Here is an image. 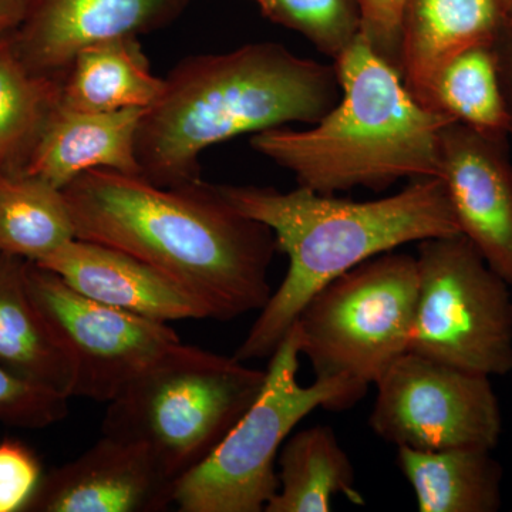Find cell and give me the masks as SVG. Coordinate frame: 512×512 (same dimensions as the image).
I'll return each instance as SVG.
<instances>
[{
	"label": "cell",
	"mask_w": 512,
	"mask_h": 512,
	"mask_svg": "<svg viewBox=\"0 0 512 512\" xmlns=\"http://www.w3.org/2000/svg\"><path fill=\"white\" fill-rule=\"evenodd\" d=\"M63 192L76 238L153 266L197 298L210 319L262 311L271 298L274 232L232 208L215 184L165 188L141 175L92 170Z\"/></svg>",
	"instance_id": "cell-1"
},
{
	"label": "cell",
	"mask_w": 512,
	"mask_h": 512,
	"mask_svg": "<svg viewBox=\"0 0 512 512\" xmlns=\"http://www.w3.org/2000/svg\"><path fill=\"white\" fill-rule=\"evenodd\" d=\"M146 110L137 134L141 175L158 187L198 183L200 157L232 138L316 124L339 103L335 66L296 56L279 43H251L181 60Z\"/></svg>",
	"instance_id": "cell-2"
},
{
	"label": "cell",
	"mask_w": 512,
	"mask_h": 512,
	"mask_svg": "<svg viewBox=\"0 0 512 512\" xmlns=\"http://www.w3.org/2000/svg\"><path fill=\"white\" fill-rule=\"evenodd\" d=\"M215 187L232 208L271 229L289 258L288 274L235 353L241 362L274 355L309 299L350 269L402 245L461 234L441 178L413 180L397 194L362 202L305 187Z\"/></svg>",
	"instance_id": "cell-3"
},
{
	"label": "cell",
	"mask_w": 512,
	"mask_h": 512,
	"mask_svg": "<svg viewBox=\"0 0 512 512\" xmlns=\"http://www.w3.org/2000/svg\"><path fill=\"white\" fill-rule=\"evenodd\" d=\"M335 69L339 103L306 130L285 126L251 136L256 153L295 175L299 187L325 195L440 178V134L453 120L420 106L362 36Z\"/></svg>",
	"instance_id": "cell-4"
},
{
	"label": "cell",
	"mask_w": 512,
	"mask_h": 512,
	"mask_svg": "<svg viewBox=\"0 0 512 512\" xmlns=\"http://www.w3.org/2000/svg\"><path fill=\"white\" fill-rule=\"evenodd\" d=\"M265 379L235 356L180 343L107 403L101 434L146 448L177 484L247 413Z\"/></svg>",
	"instance_id": "cell-5"
},
{
	"label": "cell",
	"mask_w": 512,
	"mask_h": 512,
	"mask_svg": "<svg viewBox=\"0 0 512 512\" xmlns=\"http://www.w3.org/2000/svg\"><path fill=\"white\" fill-rule=\"evenodd\" d=\"M301 342L293 325L271 356L261 393L210 456L177 481L183 512H265L278 493V453L291 431L318 407L345 410L366 393L343 380H298Z\"/></svg>",
	"instance_id": "cell-6"
},
{
	"label": "cell",
	"mask_w": 512,
	"mask_h": 512,
	"mask_svg": "<svg viewBox=\"0 0 512 512\" xmlns=\"http://www.w3.org/2000/svg\"><path fill=\"white\" fill-rule=\"evenodd\" d=\"M417 292L416 256L396 249L320 288L295 322L316 379L343 380L366 393L409 350Z\"/></svg>",
	"instance_id": "cell-7"
},
{
	"label": "cell",
	"mask_w": 512,
	"mask_h": 512,
	"mask_svg": "<svg viewBox=\"0 0 512 512\" xmlns=\"http://www.w3.org/2000/svg\"><path fill=\"white\" fill-rule=\"evenodd\" d=\"M416 316L409 350L446 365L512 372V291L463 234L417 245Z\"/></svg>",
	"instance_id": "cell-8"
},
{
	"label": "cell",
	"mask_w": 512,
	"mask_h": 512,
	"mask_svg": "<svg viewBox=\"0 0 512 512\" xmlns=\"http://www.w3.org/2000/svg\"><path fill=\"white\" fill-rule=\"evenodd\" d=\"M370 427L393 446L494 450L503 414L491 377L406 352L376 382Z\"/></svg>",
	"instance_id": "cell-9"
},
{
	"label": "cell",
	"mask_w": 512,
	"mask_h": 512,
	"mask_svg": "<svg viewBox=\"0 0 512 512\" xmlns=\"http://www.w3.org/2000/svg\"><path fill=\"white\" fill-rule=\"evenodd\" d=\"M30 296L73 369L72 397L109 403L180 345L167 322L104 305L43 266L26 264Z\"/></svg>",
	"instance_id": "cell-10"
},
{
	"label": "cell",
	"mask_w": 512,
	"mask_h": 512,
	"mask_svg": "<svg viewBox=\"0 0 512 512\" xmlns=\"http://www.w3.org/2000/svg\"><path fill=\"white\" fill-rule=\"evenodd\" d=\"M507 137L451 121L440 134V178L461 234L512 291V161Z\"/></svg>",
	"instance_id": "cell-11"
},
{
	"label": "cell",
	"mask_w": 512,
	"mask_h": 512,
	"mask_svg": "<svg viewBox=\"0 0 512 512\" xmlns=\"http://www.w3.org/2000/svg\"><path fill=\"white\" fill-rule=\"evenodd\" d=\"M192 0H30L12 35L19 59L37 74L63 79L87 47L138 39L167 28Z\"/></svg>",
	"instance_id": "cell-12"
},
{
	"label": "cell",
	"mask_w": 512,
	"mask_h": 512,
	"mask_svg": "<svg viewBox=\"0 0 512 512\" xmlns=\"http://www.w3.org/2000/svg\"><path fill=\"white\" fill-rule=\"evenodd\" d=\"M175 481L138 444L103 436L47 473L22 512H157L174 505Z\"/></svg>",
	"instance_id": "cell-13"
},
{
	"label": "cell",
	"mask_w": 512,
	"mask_h": 512,
	"mask_svg": "<svg viewBox=\"0 0 512 512\" xmlns=\"http://www.w3.org/2000/svg\"><path fill=\"white\" fill-rule=\"evenodd\" d=\"M35 264L86 298L160 322L210 319L205 306L153 266L96 242L73 239Z\"/></svg>",
	"instance_id": "cell-14"
},
{
	"label": "cell",
	"mask_w": 512,
	"mask_h": 512,
	"mask_svg": "<svg viewBox=\"0 0 512 512\" xmlns=\"http://www.w3.org/2000/svg\"><path fill=\"white\" fill-rule=\"evenodd\" d=\"M511 19V0H406L400 23L404 86L427 109L440 70L471 47L493 46Z\"/></svg>",
	"instance_id": "cell-15"
},
{
	"label": "cell",
	"mask_w": 512,
	"mask_h": 512,
	"mask_svg": "<svg viewBox=\"0 0 512 512\" xmlns=\"http://www.w3.org/2000/svg\"><path fill=\"white\" fill-rule=\"evenodd\" d=\"M144 113L140 109L77 111L60 101L26 171L60 190L92 170L141 175L136 146Z\"/></svg>",
	"instance_id": "cell-16"
},
{
	"label": "cell",
	"mask_w": 512,
	"mask_h": 512,
	"mask_svg": "<svg viewBox=\"0 0 512 512\" xmlns=\"http://www.w3.org/2000/svg\"><path fill=\"white\" fill-rule=\"evenodd\" d=\"M397 450V466L420 512H497L503 505L504 470L493 450Z\"/></svg>",
	"instance_id": "cell-17"
},
{
	"label": "cell",
	"mask_w": 512,
	"mask_h": 512,
	"mask_svg": "<svg viewBox=\"0 0 512 512\" xmlns=\"http://www.w3.org/2000/svg\"><path fill=\"white\" fill-rule=\"evenodd\" d=\"M26 264L0 254V365L72 397V365L30 296Z\"/></svg>",
	"instance_id": "cell-18"
},
{
	"label": "cell",
	"mask_w": 512,
	"mask_h": 512,
	"mask_svg": "<svg viewBox=\"0 0 512 512\" xmlns=\"http://www.w3.org/2000/svg\"><path fill=\"white\" fill-rule=\"evenodd\" d=\"M138 39H116L82 50L63 77L67 109L107 113L148 110L164 92Z\"/></svg>",
	"instance_id": "cell-19"
},
{
	"label": "cell",
	"mask_w": 512,
	"mask_h": 512,
	"mask_svg": "<svg viewBox=\"0 0 512 512\" xmlns=\"http://www.w3.org/2000/svg\"><path fill=\"white\" fill-rule=\"evenodd\" d=\"M278 463V493L265 512H329L340 494L350 503L365 504L356 490L352 461L330 426L318 424L293 434Z\"/></svg>",
	"instance_id": "cell-20"
},
{
	"label": "cell",
	"mask_w": 512,
	"mask_h": 512,
	"mask_svg": "<svg viewBox=\"0 0 512 512\" xmlns=\"http://www.w3.org/2000/svg\"><path fill=\"white\" fill-rule=\"evenodd\" d=\"M73 239L63 190L29 171L0 170V254L40 262Z\"/></svg>",
	"instance_id": "cell-21"
},
{
	"label": "cell",
	"mask_w": 512,
	"mask_h": 512,
	"mask_svg": "<svg viewBox=\"0 0 512 512\" xmlns=\"http://www.w3.org/2000/svg\"><path fill=\"white\" fill-rule=\"evenodd\" d=\"M62 89L63 79L26 67L12 36L0 40V170L26 171Z\"/></svg>",
	"instance_id": "cell-22"
},
{
	"label": "cell",
	"mask_w": 512,
	"mask_h": 512,
	"mask_svg": "<svg viewBox=\"0 0 512 512\" xmlns=\"http://www.w3.org/2000/svg\"><path fill=\"white\" fill-rule=\"evenodd\" d=\"M427 109L484 133L510 136L493 46L471 47L437 74Z\"/></svg>",
	"instance_id": "cell-23"
},
{
	"label": "cell",
	"mask_w": 512,
	"mask_h": 512,
	"mask_svg": "<svg viewBox=\"0 0 512 512\" xmlns=\"http://www.w3.org/2000/svg\"><path fill=\"white\" fill-rule=\"evenodd\" d=\"M262 15L335 62L362 35L360 0H254Z\"/></svg>",
	"instance_id": "cell-24"
},
{
	"label": "cell",
	"mask_w": 512,
	"mask_h": 512,
	"mask_svg": "<svg viewBox=\"0 0 512 512\" xmlns=\"http://www.w3.org/2000/svg\"><path fill=\"white\" fill-rule=\"evenodd\" d=\"M69 399L0 365V423L6 426L47 429L69 414Z\"/></svg>",
	"instance_id": "cell-25"
},
{
	"label": "cell",
	"mask_w": 512,
	"mask_h": 512,
	"mask_svg": "<svg viewBox=\"0 0 512 512\" xmlns=\"http://www.w3.org/2000/svg\"><path fill=\"white\" fill-rule=\"evenodd\" d=\"M39 458L22 441H0V512H22L42 480Z\"/></svg>",
	"instance_id": "cell-26"
},
{
	"label": "cell",
	"mask_w": 512,
	"mask_h": 512,
	"mask_svg": "<svg viewBox=\"0 0 512 512\" xmlns=\"http://www.w3.org/2000/svg\"><path fill=\"white\" fill-rule=\"evenodd\" d=\"M406 0H360L362 36L400 74V23Z\"/></svg>",
	"instance_id": "cell-27"
},
{
	"label": "cell",
	"mask_w": 512,
	"mask_h": 512,
	"mask_svg": "<svg viewBox=\"0 0 512 512\" xmlns=\"http://www.w3.org/2000/svg\"><path fill=\"white\" fill-rule=\"evenodd\" d=\"M493 52L498 82H500L505 109L510 119V134H512V19L494 43Z\"/></svg>",
	"instance_id": "cell-28"
},
{
	"label": "cell",
	"mask_w": 512,
	"mask_h": 512,
	"mask_svg": "<svg viewBox=\"0 0 512 512\" xmlns=\"http://www.w3.org/2000/svg\"><path fill=\"white\" fill-rule=\"evenodd\" d=\"M30 0H0V40L12 36L25 20Z\"/></svg>",
	"instance_id": "cell-29"
},
{
	"label": "cell",
	"mask_w": 512,
	"mask_h": 512,
	"mask_svg": "<svg viewBox=\"0 0 512 512\" xmlns=\"http://www.w3.org/2000/svg\"><path fill=\"white\" fill-rule=\"evenodd\" d=\"M511 2H512V0H511Z\"/></svg>",
	"instance_id": "cell-30"
}]
</instances>
